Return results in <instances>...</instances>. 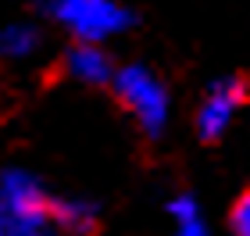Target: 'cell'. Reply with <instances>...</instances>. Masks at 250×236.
<instances>
[{"mask_svg":"<svg viewBox=\"0 0 250 236\" xmlns=\"http://www.w3.org/2000/svg\"><path fill=\"white\" fill-rule=\"evenodd\" d=\"M0 218L11 236H47L54 229V197L32 172L7 168L0 175Z\"/></svg>","mask_w":250,"mask_h":236,"instance_id":"cell-1","label":"cell"},{"mask_svg":"<svg viewBox=\"0 0 250 236\" xmlns=\"http://www.w3.org/2000/svg\"><path fill=\"white\" fill-rule=\"evenodd\" d=\"M115 97L122 100V107L132 115V122L140 126L146 136H161L168 126V89L150 68L143 64H125V68H115Z\"/></svg>","mask_w":250,"mask_h":236,"instance_id":"cell-2","label":"cell"},{"mask_svg":"<svg viewBox=\"0 0 250 236\" xmlns=\"http://www.w3.org/2000/svg\"><path fill=\"white\" fill-rule=\"evenodd\" d=\"M50 11L79 43L97 47L129 25V11L118 0H54Z\"/></svg>","mask_w":250,"mask_h":236,"instance_id":"cell-3","label":"cell"},{"mask_svg":"<svg viewBox=\"0 0 250 236\" xmlns=\"http://www.w3.org/2000/svg\"><path fill=\"white\" fill-rule=\"evenodd\" d=\"M247 104V83L243 79H222L208 89V97L197 107V132L200 140H218L225 129L232 126V118L240 115Z\"/></svg>","mask_w":250,"mask_h":236,"instance_id":"cell-4","label":"cell"},{"mask_svg":"<svg viewBox=\"0 0 250 236\" xmlns=\"http://www.w3.org/2000/svg\"><path fill=\"white\" fill-rule=\"evenodd\" d=\"M64 64H68V75L86 86H107L115 79V64H111L107 50L97 43H75Z\"/></svg>","mask_w":250,"mask_h":236,"instance_id":"cell-5","label":"cell"},{"mask_svg":"<svg viewBox=\"0 0 250 236\" xmlns=\"http://www.w3.org/2000/svg\"><path fill=\"white\" fill-rule=\"evenodd\" d=\"M54 226H61L68 236H86L97 226V208L83 197H64L54 200Z\"/></svg>","mask_w":250,"mask_h":236,"instance_id":"cell-6","label":"cell"},{"mask_svg":"<svg viewBox=\"0 0 250 236\" xmlns=\"http://www.w3.org/2000/svg\"><path fill=\"white\" fill-rule=\"evenodd\" d=\"M40 47V32L25 25V21H7V25H0V58L7 61H21L29 58V54H36Z\"/></svg>","mask_w":250,"mask_h":236,"instance_id":"cell-7","label":"cell"},{"mask_svg":"<svg viewBox=\"0 0 250 236\" xmlns=\"http://www.w3.org/2000/svg\"><path fill=\"white\" fill-rule=\"evenodd\" d=\"M168 215H172V236H211L208 222L200 215V204L189 193H179L168 204Z\"/></svg>","mask_w":250,"mask_h":236,"instance_id":"cell-8","label":"cell"},{"mask_svg":"<svg viewBox=\"0 0 250 236\" xmlns=\"http://www.w3.org/2000/svg\"><path fill=\"white\" fill-rule=\"evenodd\" d=\"M232 233L236 236H250V190L232 204Z\"/></svg>","mask_w":250,"mask_h":236,"instance_id":"cell-9","label":"cell"},{"mask_svg":"<svg viewBox=\"0 0 250 236\" xmlns=\"http://www.w3.org/2000/svg\"><path fill=\"white\" fill-rule=\"evenodd\" d=\"M0 236H11V233H7V226H4V218H0Z\"/></svg>","mask_w":250,"mask_h":236,"instance_id":"cell-10","label":"cell"},{"mask_svg":"<svg viewBox=\"0 0 250 236\" xmlns=\"http://www.w3.org/2000/svg\"><path fill=\"white\" fill-rule=\"evenodd\" d=\"M47 4H54V0H47Z\"/></svg>","mask_w":250,"mask_h":236,"instance_id":"cell-11","label":"cell"}]
</instances>
